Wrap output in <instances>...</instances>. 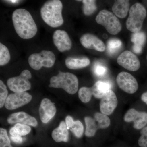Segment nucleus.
Here are the masks:
<instances>
[{"label":"nucleus","instance_id":"nucleus-1","mask_svg":"<svg viewBox=\"0 0 147 147\" xmlns=\"http://www.w3.org/2000/svg\"><path fill=\"white\" fill-rule=\"evenodd\" d=\"M13 26L16 33L21 38L29 39L36 34L37 27L31 14L24 9H18L12 15Z\"/></svg>","mask_w":147,"mask_h":147},{"label":"nucleus","instance_id":"nucleus-2","mask_svg":"<svg viewBox=\"0 0 147 147\" xmlns=\"http://www.w3.org/2000/svg\"><path fill=\"white\" fill-rule=\"evenodd\" d=\"M62 3L59 0L46 1L40 9V14L44 22L52 28H57L63 24Z\"/></svg>","mask_w":147,"mask_h":147},{"label":"nucleus","instance_id":"nucleus-3","mask_svg":"<svg viewBox=\"0 0 147 147\" xmlns=\"http://www.w3.org/2000/svg\"><path fill=\"white\" fill-rule=\"evenodd\" d=\"M50 88H62L70 94H75L79 87L78 78L73 74L59 71L57 76L50 80Z\"/></svg>","mask_w":147,"mask_h":147},{"label":"nucleus","instance_id":"nucleus-4","mask_svg":"<svg viewBox=\"0 0 147 147\" xmlns=\"http://www.w3.org/2000/svg\"><path fill=\"white\" fill-rule=\"evenodd\" d=\"M146 15V10L144 6L139 3L134 4L129 9V16L126 22L127 28L134 33L139 32Z\"/></svg>","mask_w":147,"mask_h":147},{"label":"nucleus","instance_id":"nucleus-5","mask_svg":"<svg viewBox=\"0 0 147 147\" xmlns=\"http://www.w3.org/2000/svg\"><path fill=\"white\" fill-rule=\"evenodd\" d=\"M96 21L105 27L110 34H117L121 30L122 25L119 20L114 13L109 11H100L96 18Z\"/></svg>","mask_w":147,"mask_h":147},{"label":"nucleus","instance_id":"nucleus-6","mask_svg":"<svg viewBox=\"0 0 147 147\" xmlns=\"http://www.w3.org/2000/svg\"><path fill=\"white\" fill-rule=\"evenodd\" d=\"M56 57L53 52L43 50L39 53L32 54L28 58L30 66L33 69L38 70L44 67L47 68L52 67L55 64Z\"/></svg>","mask_w":147,"mask_h":147},{"label":"nucleus","instance_id":"nucleus-7","mask_svg":"<svg viewBox=\"0 0 147 147\" xmlns=\"http://www.w3.org/2000/svg\"><path fill=\"white\" fill-rule=\"evenodd\" d=\"M84 119L86 125L85 135L88 137H93L98 129L107 128L110 124V120L109 117L102 113H96L94 115V118L86 117Z\"/></svg>","mask_w":147,"mask_h":147},{"label":"nucleus","instance_id":"nucleus-8","mask_svg":"<svg viewBox=\"0 0 147 147\" xmlns=\"http://www.w3.org/2000/svg\"><path fill=\"white\" fill-rule=\"evenodd\" d=\"M31 78L30 71L24 70L19 76L9 78L7 80V86L11 90L15 93L25 92L31 88V84L29 80Z\"/></svg>","mask_w":147,"mask_h":147},{"label":"nucleus","instance_id":"nucleus-9","mask_svg":"<svg viewBox=\"0 0 147 147\" xmlns=\"http://www.w3.org/2000/svg\"><path fill=\"white\" fill-rule=\"evenodd\" d=\"M116 81L120 88L130 94L137 92L139 87L136 79L128 72L123 71L119 73Z\"/></svg>","mask_w":147,"mask_h":147},{"label":"nucleus","instance_id":"nucleus-10","mask_svg":"<svg viewBox=\"0 0 147 147\" xmlns=\"http://www.w3.org/2000/svg\"><path fill=\"white\" fill-rule=\"evenodd\" d=\"M32 99V96L27 92L14 93L8 96L5 106L8 110H14L28 104Z\"/></svg>","mask_w":147,"mask_h":147},{"label":"nucleus","instance_id":"nucleus-11","mask_svg":"<svg viewBox=\"0 0 147 147\" xmlns=\"http://www.w3.org/2000/svg\"><path fill=\"white\" fill-rule=\"evenodd\" d=\"M117 63L130 71H136L140 67V63L136 55L128 50L125 51L117 59Z\"/></svg>","mask_w":147,"mask_h":147},{"label":"nucleus","instance_id":"nucleus-12","mask_svg":"<svg viewBox=\"0 0 147 147\" xmlns=\"http://www.w3.org/2000/svg\"><path fill=\"white\" fill-rule=\"evenodd\" d=\"M123 119L126 122H133V127L135 129H142L147 124V113L139 112L134 108L128 110L124 116Z\"/></svg>","mask_w":147,"mask_h":147},{"label":"nucleus","instance_id":"nucleus-13","mask_svg":"<svg viewBox=\"0 0 147 147\" xmlns=\"http://www.w3.org/2000/svg\"><path fill=\"white\" fill-rule=\"evenodd\" d=\"M117 105V98L115 94L112 90H109L100 100V112L104 115H109L113 113Z\"/></svg>","mask_w":147,"mask_h":147},{"label":"nucleus","instance_id":"nucleus-14","mask_svg":"<svg viewBox=\"0 0 147 147\" xmlns=\"http://www.w3.org/2000/svg\"><path fill=\"white\" fill-rule=\"evenodd\" d=\"M53 40L54 44L60 52H65L71 49L72 42L65 31L56 30L53 34Z\"/></svg>","mask_w":147,"mask_h":147},{"label":"nucleus","instance_id":"nucleus-15","mask_svg":"<svg viewBox=\"0 0 147 147\" xmlns=\"http://www.w3.org/2000/svg\"><path fill=\"white\" fill-rule=\"evenodd\" d=\"M80 41L82 45L88 49L102 52L105 51L106 48L104 42L97 36L91 34L83 35L80 38Z\"/></svg>","mask_w":147,"mask_h":147},{"label":"nucleus","instance_id":"nucleus-16","mask_svg":"<svg viewBox=\"0 0 147 147\" xmlns=\"http://www.w3.org/2000/svg\"><path fill=\"white\" fill-rule=\"evenodd\" d=\"M40 117L43 123H47L55 116L57 108L55 104L48 98L42 99L39 108Z\"/></svg>","mask_w":147,"mask_h":147},{"label":"nucleus","instance_id":"nucleus-17","mask_svg":"<svg viewBox=\"0 0 147 147\" xmlns=\"http://www.w3.org/2000/svg\"><path fill=\"white\" fill-rule=\"evenodd\" d=\"M7 121L9 124L22 123L33 127L36 126L38 125L36 119L24 112L11 114L9 116Z\"/></svg>","mask_w":147,"mask_h":147},{"label":"nucleus","instance_id":"nucleus-18","mask_svg":"<svg viewBox=\"0 0 147 147\" xmlns=\"http://www.w3.org/2000/svg\"><path fill=\"white\" fill-rule=\"evenodd\" d=\"M129 1L118 0L115 1L113 6L112 10L114 14L120 18H124L129 10Z\"/></svg>","mask_w":147,"mask_h":147},{"label":"nucleus","instance_id":"nucleus-19","mask_svg":"<svg viewBox=\"0 0 147 147\" xmlns=\"http://www.w3.org/2000/svg\"><path fill=\"white\" fill-rule=\"evenodd\" d=\"M68 130L65 122L63 121L57 128L55 129L52 132V137L57 142H67L69 139Z\"/></svg>","mask_w":147,"mask_h":147},{"label":"nucleus","instance_id":"nucleus-20","mask_svg":"<svg viewBox=\"0 0 147 147\" xmlns=\"http://www.w3.org/2000/svg\"><path fill=\"white\" fill-rule=\"evenodd\" d=\"M111 88V85L107 82L98 81L91 88L92 94L96 98L101 99Z\"/></svg>","mask_w":147,"mask_h":147},{"label":"nucleus","instance_id":"nucleus-21","mask_svg":"<svg viewBox=\"0 0 147 147\" xmlns=\"http://www.w3.org/2000/svg\"><path fill=\"white\" fill-rule=\"evenodd\" d=\"M65 123L67 129L72 131L76 137L80 138L83 135L84 127L83 124L80 121H74L71 116H68L66 117Z\"/></svg>","mask_w":147,"mask_h":147},{"label":"nucleus","instance_id":"nucleus-22","mask_svg":"<svg viewBox=\"0 0 147 147\" xmlns=\"http://www.w3.org/2000/svg\"><path fill=\"white\" fill-rule=\"evenodd\" d=\"M90 60L87 58H74L68 57L65 59V63L67 68L71 69H79L89 65Z\"/></svg>","mask_w":147,"mask_h":147},{"label":"nucleus","instance_id":"nucleus-23","mask_svg":"<svg viewBox=\"0 0 147 147\" xmlns=\"http://www.w3.org/2000/svg\"><path fill=\"white\" fill-rule=\"evenodd\" d=\"M146 40V35L142 32H138L132 34L131 40L134 44L133 50L135 53L139 54L142 52Z\"/></svg>","mask_w":147,"mask_h":147},{"label":"nucleus","instance_id":"nucleus-24","mask_svg":"<svg viewBox=\"0 0 147 147\" xmlns=\"http://www.w3.org/2000/svg\"><path fill=\"white\" fill-rule=\"evenodd\" d=\"M31 128L28 125L22 123H16L11 129L9 133L11 136H25L30 133Z\"/></svg>","mask_w":147,"mask_h":147},{"label":"nucleus","instance_id":"nucleus-25","mask_svg":"<svg viewBox=\"0 0 147 147\" xmlns=\"http://www.w3.org/2000/svg\"><path fill=\"white\" fill-rule=\"evenodd\" d=\"M83 3V10L84 14L89 16L94 13L97 9L96 1L94 0H84Z\"/></svg>","mask_w":147,"mask_h":147},{"label":"nucleus","instance_id":"nucleus-26","mask_svg":"<svg viewBox=\"0 0 147 147\" xmlns=\"http://www.w3.org/2000/svg\"><path fill=\"white\" fill-rule=\"evenodd\" d=\"M10 59V53L7 47L2 43H0V65L7 64Z\"/></svg>","mask_w":147,"mask_h":147},{"label":"nucleus","instance_id":"nucleus-27","mask_svg":"<svg viewBox=\"0 0 147 147\" xmlns=\"http://www.w3.org/2000/svg\"><path fill=\"white\" fill-rule=\"evenodd\" d=\"M78 94L79 99L84 103L89 102L92 95L91 88L86 87L81 88L79 90Z\"/></svg>","mask_w":147,"mask_h":147},{"label":"nucleus","instance_id":"nucleus-28","mask_svg":"<svg viewBox=\"0 0 147 147\" xmlns=\"http://www.w3.org/2000/svg\"><path fill=\"white\" fill-rule=\"evenodd\" d=\"M0 147H12L6 130L2 128L0 129Z\"/></svg>","mask_w":147,"mask_h":147},{"label":"nucleus","instance_id":"nucleus-29","mask_svg":"<svg viewBox=\"0 0 147 147\" xmlns=\"http://www.w3.org/2000/svg\"><path fill=\"white\" fill-rule=\"evenodd\" d=\"M8 95V90L6 86L1 80L0 81V108H2L5 105Z\"/></svg>","mask_w":147,"mask_h":147},{"label":"nucleus","instance_id":"nucleus-30","mask_svg":"<svg viewBox=\"0 0 147 147\" xmlns=\"http://www.w3.org/2000/svg\"><path fill=\"white\" fill-rule=\"evenodd\" d=\"M122 42L118 39H110L108 42V49L110 53H114L120 48Z\"/></svg>","mask_w":147,"mask_h":147},{"label":"nucleus","instance_id":"nucleus-31","mask_svg":"<svg viewBox=\"0 0 147 147\" xmlns=\"http://www.w3.org/2000/svg\"><path fill=\"white\" fill-rule=\"evenodd\" d=\"M141 134L138 140V144L141 147H147V126L142 129Z\"/></svg>","mask_w":147,"mask_h":147},{"label":"nucleus","instance_id":"nucleus-32","mask_svg":"<svg viewBox=\"0 0 147 147\" xmlns=\"http://www.w3.org/2000/svg\"><path fill=\"white\" fill-rule=\"evenodd\" d=\"M94 71V73L97 76H103L107 72V69L103 66L97 65L95 67Z\"/></svg>","mask_w":147,"mask_h":147},{"label":"nucleus","instance_id":"nucleus-33","mask_svg":"<svg viewBox=\"0 0 147 147\" xmlns=\"http://www.w3.org/2000/svg\"><path fill=\"white\" fill-rule=\"evenodd\" d=\"M11 139L13 142L17 144H21L23 141V138L21 136H11Z\"/></svg>","mask_w":147,"mask_h":147},{"label":"nucleus","instance_id":"nucleus-34","mask_svg":"<svg viewBox=\"0 0 147 147\" xmlns=\"http://www.w3.org/2000/svg\"><path fill=\"white\" fill-rule=\"evenodd\" d=\"M141 99L147 105V91L144 93L141 96Z\"/></svg>","mask_w":147,"mask_h":147},{"label":"nucleus","instance_id":"nucleus-35","mask_svg":"<svg viewBox=\"0 0 147 147\" xmlns=\"http://www.w3.org/2000/svg\"><path fill=\"white\" fill-rule=\"evenodd\" d=\"M8 2H11L12 3H15L16 2H17L18 1H8Z\"/></svg>","mask_w":147,"mask_h":147},{"label":"nucleus","instance_id":"nucleus-36","mask_svg":"<svg viewBox=\"0 0 147 147\" xmlns=\"http://www.w3.org/2000/svg\"></svg>","mask_w":147,"mask_h":147}]
</instances>
